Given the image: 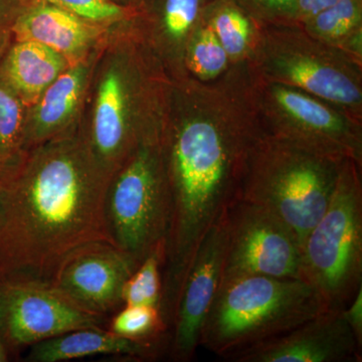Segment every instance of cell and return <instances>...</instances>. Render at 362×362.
I'll list each match as a JSON object with an SVG mask.
<instances>
[{"instance_id": "4fadbf2b", "label": "cell", "mask_w": 362, "mask_h": 362, "mask_svg": "<svg viewBox=\"0 0 362 362\" xmlns=\"http://www.w3.org/2000/svg\"><path fill=\"white\" fill-rule=\"evenodd\" d=\"M357 341L341 310H325L282 334L243 350L235 362H361Z\"/></svg>"}, {"instance_id": "603a6c76", "label": "cell", "mask_w": 362, "mask_h": 362, "mask_svg": "<svg viewBox=\"0 0 362 362\" xmlns=\"http://www.w3.org/2000/svg\"><path fill=\"white\" fill-rule=\"evenodd\" d=\"M228 58L213 28H202L190 49L192 70L202 78H213L225 70Z\"/></svg>"}, {"instance_id": "30bf717a", "label": "cell", "mask_w": 362, "mask_h": 362, "mask_svg": "<svg viewBox=\"0 0 362 362\" xmlns=\"http://www.w3.org/2000/svg\"><path fill=\"white\" fill-rule=\"evenodd\" d=\"M334 49L302 39L269 42L264 70L272 82L290 86L343 109H358L361 88L351 63Z\"/></svg>"}, {"instance_id": "8992f818", "label": "cell", "mask_w": 362, "mask_h": 362, "mask_svg": "<svg viewBox=\"0 0 362 362\" xmlns=\"http://www.w3.org/2000/svg\"><path fill=\"white\" fill-rule=\"evenodd\" d=\"M113 176L107 197L112 239L138 264L168 238L170 199L163 151L144 141Z\"/></svg>"}, {"instance_id": "484cf974", "label": "cell", "mask_w": 362, "mask_h": 362, "mask_svg": "<svg viewBox=\"0 0 362 362\" xmlns=\"http://www.w3.org/2000/svg\"><path fill=\"white\" fill-rule=\"evenodd\" d=\"M199 0H166L164 6V25L166 32L180 40L194 25L199 14Z\"/></svg>"}, {"instance_id": "7c38bea8", "label": "cell", "mask_w": 362, "mask_h": 362, "mask_svg": "<svg viewBox=\"0 0 362 362\" xmlns=\"http://www.w3.org/2000/svg\"><path fill=\"white\" fill-rule=\"evenodd\" d=\"M138 265L116 245L90 243L66 257L49 283L86 310L105 316L123 305L124 285Z\"/></svg>"}, {"instance_id": "ba28073f", "label": "cell", "mask_w": 362, "mask_h": 362, "mask_svg": "<svg viewBox=\"0 0 362 362\" xmlns=\"http://www.w3.org/2000/svg\"><path fill=\"white\" fill-rule=\"evenodd\" d=\"M270 135L339 159L361 163V133L334 105L290 86L272 82L264 94Z\"/></svg>"}, {"instance_id": "e0dca14e", "label": "cell", "mask_w": 362, "mask_h": 362, "mask_svg": "<svg viewBox=\"0 0 362 362\" xmlns=\"http://www.w3.org/2000/svg\"><path fill=\"white\" fill-rule=\"evenodd\" d=\"M86 78L87 69L80 62L69 66L45 90L28 121L26 149L54 139L69 125L82 100Z\"/></svg>"}, {"instance_id": "9c48e42d", "label": "cell", "mask_w": 362, "mask_h": 362, "mask_svg": "<svg viewBox=\"0 0 362 362\" xmlns=\"http://www.w3.org/2000/svg\"><path fill=\"white\" fill-rule=\"evenodd\" d=\"M104 317L86 310L47 281H0V318L8 351L70 331L99 327Z\"/></svg>"}, {"instance_id": "7402d4cb", "label": "cell", "mask_w": 362, "mask_h": 362, "mask_svg": "<svg viewBox=\"0 0 362 362\" xmlns=\"http://www.w3.org/2000/svg\"><path fill=\"white\" fill-rule=\"evenodd\" d=\"M313 32L327 42L347 37L361 21V8L356 0H338L313 16Z\"/></svg>"}, {"instance_id": "7a4b0ae2", "label": "cell", "mask_w": 362, "mask_h": 362, "mask_svg": "<svg viewBox=\"0 0 362 362\" xmlns=\"http://www.w3.org/2000/svg\"><path fill=\"white\" fill-rule=\"evenodd\" d=\"M259 135L214 117H190L162 147L170 199L160 304L168 323L199 245L238 199L247 151Z\"/></svg>"}, {"instance_id": "6da1fadb", "label": "cell", "mask_w": 362, "mask_h": 362, "mask_svg": "<svg viewBox=\"0 0 362 362\" xmlns=\"http://www.w3.org/2000/svg\"><path fill=\"white\" fill-rule=\"evenodd\" d=\"M112 178L89 143L54 138L26 150L0 175V281L49 282L78 247L115 245L107 220Z\"/></svg>"}, {"instance_id": "277c9868", "label": "cell", "mask_w": 362, "mask_h": 362, "mask_svg": "<svg viewBox=\"0 0 362 362\" xmlns=\"http://www.w3.org/2000/svg\"><path fill=\"white\" fill-rule=\"evenodd\" d=\"M327 310L302 279L247 276L218 288L202 328L201 345L230 361Z\"/></svg>"}, {"instance_id": "d4e9b609", "label": "cell", "mask_w": 362, "mask_h": 362, "mask_svg": "<svg viewBox=\"0 0 362 362\" xmlns=\"http://www.w3.org/2000/svg\"><path fill=\"white\" fill-rule=\"evenodd\" d=\"M97 25L122 21L126 9L112 0H44Z\"/></svg>"}, {"instance_id": "2e32d148", "label": "cell", "mask_w": 362, "mask_h": 362, "mask_svg": "<svg viewBox=\"0 0 362 362\" xmlns=\"http://www.w3.org/2000/svg\"><path fill=\"white\" fill-rule=\"evenodd\" d=\"M68 66L70 64L63 56L44 45L16 40L0 62V80L23 104H35Z\"/></svg>"}, {"instance_id": "83f0119b", "label": "cell", "mask_w": 362, "mask_h": 362, "mask_svg": "<svg viewBox=\"0 0 362 362\" xmlns=\"http://www.w3.org/2000/svg\"><path fill=\"white\" fill-rule=\"evenodd\" d=\"M343 315L357 341L362 345V287L359 288L349 304L343 309Z\"/></svg>"}, {"instance_id": "44dd1931", "label": "cell", "mask_w": 362, "mask_h": 362, "mask_svg": "<svg viewBox=\"0 0 362 362\" xmlns=\"http://www.w3.org/2000/svg\"><path fill=\"white\" fill-rule=\"evenodd\" d=\"M160 309L150 306L124 305L110 324L112 333L118 337L138 341L154 342L165 331Z\"/></svg>"}, {"instance_id": "d6986e66", "label": "cell", "mask_w": 362, "mask_h": 362, "mask_svg": "<svg viewBox=\"0 0 362 362\" xmlns=\"http://www.w3.org/2000/svg\"><path fill=\"white\" fill-rule=\"evenodd\" d=\"M25 106L18 95L0 80V175L28 150Z\"/></svg>"}, {"instance_id": "52a82bcc", "label": "cell", "mask_w": 362, "mask_h": 362, "mask_svg": "<svg viewBox=\"0 0 362 362\" xmlns=\"http://www.w3.org/2000/svg\"><path fill=\"white\" fill-rule=\"evenodd\" d=\"M226 220L228 243L221 284L247 276L301 279V240L284 221L240 199L228 207Z\"/></svg>"}, {"instance_id": "ffe728a7", "label": "cell", "mask_w": 362, "mask_h": 362, "mask_svg": "<svg viewBox=\"0 0 362 362\" xmlns=\"http://www.w3.org/2000/svg\"><path fill=\"white\" fill-rule=\"evenodd\" d=\"M166 242H162L142 259L122 290L123 305L160 309Z\"/></svg>"}, {"instance_id": "3957f363", "label": "cell", "mask_w": 362, "mask_h": 362, "mask_svg": "<svg viewBox=\"0 0 362 362\" xmlns=\"http://www.w3.org/2000/svg\"><path fill=\"white\" fill-rule=\"evenodd\" d=\"M344 160L261 134L247 151L237 199L270 211L303 244L329 206Z\"/></svg>"}, {"instance_id": "5b68a950", "label": "cell", "mask_w": 362, "mask_h": 362, "mask_svg": "<svg viewBox=\"0 0 362 362\" xmlns=\"http://www.w3.org/2000/svg\"><path fill=\"white\" fill-rule=\"evenodd\" d=\"M358 166L345 159L326 211L302 244L300 278L327 310L344 309L362 287V187Z\"/></svg>"}, {"instance_id": "f1b7e54d", "label": "cell", "mask_w": 362, "mask_h": 362, "mask_svg": "<svg viewBox=\"0 0 362 362\" xmlns=\"http://www.w3.org/2000/svg\"><path fill=\"white\" fill-rule=\"evenodd\" d=\"M338 0H298L300 11L307 16H314L324 9L337 4Z\"/></svg>"}, {"instance_id": "cb8c5ba5", "label": "cell", "mask_w": 362, "mask_h": 362, "mask_svg": "<svg viewBox=\"0 0 362 362\" xmlns=\"http://www.w3.org/2000/svg\"><path fill=\"white\" fill-rule=\"evenodd\" d=\"M214 33L228 57L238 58L246 52L249 45V21L239 11L226 9L221 11L214 21Z\"/></svg>"}, {"instance_id": "9a60e30c", "label": "cell", "mask_w": 362, "mask_h": 362, "mask_svg": "<svg viewBox=\"0 0 362 362\" xmlns=\"http://www.w3.org/2000/svg\"><path fill=\"white\" fill-rule=\"evenodd\" d=\"M99 26L44 0H26L14 20L13 35L18 42L49 47L73 66L96 40Z\"/></svg>"}, {"instance_id": "5bb4252c", "label": "cell", "mask_w": 362, "mask_h": 362, "mask_svg": "<svg viewBox=\"0 0 362 362\" xmlns=\"http://www.w3.org/2000/svg\"><path fill=\"white\" fill-rule=\"evenodd\" d=\"M127 90L123 74L112 69L98 89L93 117L90 148L113 176L142 143L130 128Z\"/></svg>"}, {"instance_id": "4dcf8cb0", "label": "cell", "mask_w": 362, "mask_h": 362, "mask_svg": "<svg viewBox=\"0 0 362 362\" xmlns=\"http://www.w3.org/2000/svg\"><path fill=\"white\" fill-rule=\"evenodd\" d=\"M261 1L265 2V4H269V6H289V4L296 1V0H261Z\"/></svg>"}, {"instance_id": "4316f807", "label": "cell", "mask_w": 362, "mask_h": 362, "mask_svg": "<svg viewBox=\"0 0 362 362\" xmlns=\"http://www.w3.org/2000/svg\"><path fill=\"white\" fill-rule=\"evenodd\" d=\"M26 0H0V62L8 49L9 37L18 11Z\"/></svg>"}, {"instance_id": "f546056e", "label": "cell", "mask_w": 362, "mask_h": 362, "mask_svg": "<svg viewBox=\"0 0 362 362\" xmlns=\"http://www.w3.org/2000/svg\"><path fill=\"white\" fill-rule=\"evenodd\" d=\"M8 349H7L6 341H4L1 318H0V362L8 361Z\"/></svg>"}, {"instance_id": "ac0fdd59", "label": "cell", "mask_w": 362, "mask_h": 362, "mask_svg": "<svg viewBox=\"0 0 362 362\" xmlns=\"http://www.w3.org/2000/svg\"><path fill=\"white\" fill-rule=\"evenodd\" d=\"M154 350L153 342L128 339L109 330L88 327L35 343L28 361L59 362L97 354L149 357Z\"/></svg>"}, {"instance_id": "8fae6325", "label": "cell", "mask_w": 362, "mask_h": 362, "mask_svg": "<svg viewBox=\"0 0 362 362\" xmlns=\"http://www.w3.org/2000/svg\"><path fill=\"white\" fill-rule=\"evenodd\" d=\"M226 213L202 240L181 286L171 322V356L176 361H192L201 346L202 328L220 288L225 265Z\"/></svg>"}]
</instances>
